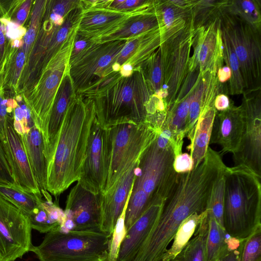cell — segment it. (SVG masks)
<instances>
[{"mask_svg":"<svg viewBox=\"0 0 261 261\" xmlns=\"http://www.w3.org/2000/svg\"><path fill=\"white\" fill-rule=\"evenodd\" d=\"M95 116L92 100L76 94L66 112L48 166L46 189L56 197L80 178Z\"/></svg>","mask_w":261,"mask_h":261,"instance_id":"1","label":"cell"},{"mask_svg":"<svg viewBox=\"0 0 261 261\" xmlns=\"http://www.w3.org/2000/svg\"><path fill=\"white\" fill-rule=\"evenodd\" d=\"M174 157L173 148L160 145L156 139L142 154L125 213L127 225H133L151 205L164 203L170 195L178 176L173 166Z\"/></svg>","mask_w":261,"mask_h":261,"instance_id":"2","label":"cell"},{"mask_svg":"<svg viewBox=\"0 0 261 261\" xmlns=\"http://www.w3.org/2000/svg\"><path fill=\"white\" fill-rule=\"evenodd\" d=\"M152 94L139 68L130 76H121L83 97L92 100L98 122L108 128L122 123L147 122V107Z\"/></svg>","mask_w":261,"mask_h":261,"instance_id":"3","label":"cell"},{"mask_svg":"<svg viewBox=\"0 0 261 261\" xmlns=\"http://www.w3.org/2000/svg\"><path fill=\"white\" fill-rule=\"evenodd\" d=\"M260 179L246 168H226L223 225L230 237L244 240L261 226Z\"/></svg>","mask_w":261,"mask_h":261,"instance_id":"4","label":"cell"},{"mask_svg":"<svg viewBox=\"0 0 261 261\" xmlns=\"http://www.w3.org/2000/svg\"><path fill=\"white\" fill-rule=\"evenodd\" d=\"M111 238L103 232L58 228L46 233L41 243L30 251L39 261H107Z\"/></svg>","mask_w":261,"mask_h":261,"instance_id":"5","label":"cell"},{"mask_svg":"<svg viewBox=\"0 0 261 261\" xmlns=\"http://www.w3.org/2000/svg\"><path fill=\"white\" fill-rule=\"evenodd\" d=\"M110 139V163L102 194L108 192L153 142L160 131L148 122L122 123L108 127Z\"/></svg>","mask_w":261,"mask_h":261,"instance_id":"6","label":"cell"},{"mask_svg":"<svg viewBox=\"0 0 261 261\" xmlns=\"http://www.w3.org/2000/svg\"><path fill=\"white\" fill-rule=\"evenodd\" d=\"M78 26L74 28L42 70L36 85L24 101L43 138L53 103L65 75L69 71L70 55Z\"/></svg>","mask_w":261,"mask_h":261,"instance_id":"7","label":"cell"},{"mask_svg":"<svg viewBox=\"0 0 261 261\" xmlns=\"http://www.w3.org/2000/svg\"><path fill=\"white\" fill-rule=\"evenodd\" d=\"M126 41H93L82 54L70 61L69 74L77 94L84 96L93 92L105 78L118 72L114 64Z\"/></svg>","mask_w":261,"mask_h":261,"instance_id":"8","label":"cell"},{"mask_svg":"<svg viewBox=\"0 0 261 261\" xmlns=\"http://www.w3.org/2000/svg\"><path fill=\"white\" fill-rule=\"evenodd\" d=\"M219 18L221 28L226 33L238 57L245 90L261 88L260 31L224 10Z\"/></svg>","mask_w":261,"mask_h":261,"instance_id":"9","label":"cell"},{"mask_svg":"<svg viewBox=\"0 0 261 261\" xmlns=\"http://www.w3.org/2000/svg\"><path fill=\"white\" fill-rule=\"evenodd\" d=\"M194 31L192 18L183 29L160 45L164 77L163 89L168 94L165 100L168 110L175 100L189 73Z\"/></svg>","mask_w":261,"mask_h":261,"instance_id":"10","label":"cell"},{"mask_svg":"<svg viewBox=\"0 0 261 261\" xmlns=\"http://www.w3.org/2000/svg\"><path fill=\"white\" fill-rule=\"evenodd\" d=\"M243 94V126L234 166L246 168L261 177V88Z\"/></svg>","mask_w":261,"mask_h":261,"instance_id":"11","label":"cell"},{"mask_svg":"<svg viewBox=\"0 0 261 261\" xmlns=\"http://www.w3.org/2000/svg\"><path fill=\"white\" fill-rule=\"evenodd\" d=\"M31 230L28 216L0 195V261H14L30 251Z\"/></svg>","mask_w":261,"mask_h":261,"instance_id":"12","label":"cell"},{"mask_svg":"<svg viewBox=\"0 0 261 261\" xmlns=\"http://www.w3.org/2000/svg\"><path fill=\"white\" fill-rule=\"evenodd\" d=\"M110 139L108 128L95 116L91 125L85 159L77 181L94 194L103 193L108 176Z\"/></svg>","mask_w":261,"mask_h":261,"instance_id":"13","label":"cell"},{"mask_svg":"<svg viewBox=\"0 0 261 261\" xmlns=\"http://www.w3.org/2000/svg\"><path fill=\"white\" fill-rule=\"evenodd\" d=\"M102 193L94 194L77 182L66 202L64 231L102 232L100 230Z\"/></svg>","mask_w":261,"mask_h":261,"instance_id":"14","label":"cell"},{"mask_svg":"<svg viewBox=\"0 0 261 261\" xmlns=\"http://www.w3.org/2000/svg\"><path fill=\"white\" fill-rule=\"evenodd\" d=\"M192 46L193 53L189 61V71L198 70L202 77L207 72L218 71L223 66L219 15L195 30Z\"/></svg>","mask_w":261,"mask_h":261,"instance_id":"15","label":"cell"},{"mask_svg":"<svg viewBox=\"0 0 261 261\" xmlns=\"http://www.w3.org/2000/svg\"><path fill=\"white\" fill-rule=\"evenodd\" d=\"M14 122V113L7 118L6 137L1 141L14 183L24 190L42 198L21 136Z\"/></svg>","mask_w":261,"mask_h":261,"instance_id":"16","label":"cell"},{"mask_svg":"<svg viewBox=\"0 0 261 261\" xmlns=\"http://www.w3.org/2000/svg\"><path fill=\"white\" fill-rule=\"evenodd\" d=\"M138 162L139 160L124 173L108 192L102 194L100 230L108 236H112L118 219L127 204Z\"/></svg>","mask_w":261,"mask_h":261,"instance_id":"17","label":"cell"},{"mask_svg":"<svg viewBox=\"0 0 261 261\" xmlns=\"http://www.w3.org/2000/svg\"><path fill=\"white\" fill-rule=\"evenodd\" d=\"M243 126V109L232 103L226 110L217 112L210 143L221 146V156L227 152L234 154L239 146Z\"/></svg>","mask_w":261,"mask_h":261,"instance_id":"18","label":"cell"},{"mask_svg":"<svg viewBox=\"0 0 261 261\" xmlns=\"http://www.w3.org/2000/svg\"><path fill=\"white\" fill-rule=\"evenodd\" d=\"M76 93L68 72L64 76L56 94L48 117L44 142L48 163H50L59 135L70 103Z\"/></svg>","mask_w":261,"mask_h":261,"instance_id":"19","label":"cell"},{"mask_svg":"<svg viewBox=\"0 0 261 261\" xmlns=\"http://www.w3.org/2000/svg\"><path fill=\"white\" fill-rule=\"evenodd\" d=\"M29 161L42 196L52 201L47 191L48 163L46 159L42 133L33 119L29 126L23 127L20 133Z\"/></svg>","mask_w":261,"mask_h":261,"instance_id":"20","label":"cell"},{"mask_svg":"<svg viewBox=\"0 0 261 261\" xmlns=\"http://www.w3.org/2000/svg\"><path fill=\"white\" fill-rule=\"evenodd\" d=\"M164 203L150 206L127 230L120 244L116 261H133L156 224Z\"/></svg>","mask_w":261,"mask_h":261,"instance_id":"21","label":"cell"},{"mask_svg":"<svg viewBox=\"0 0 261 261\" xmlns=\"http://www.w3.org/2000/svg\"><path fill=\"white\" fill-rule=\"evenodd\" d=\"M159 28H160V22L154 8L146 12L133 14L124 18L114 28L91 39L97 43L127 41Z\"/></svg>","mask_w":261,"mask_h":261,"instance_id":"22","label":"cell"},{"mask_svg":"<svg viewBox=\"0 0 261 261\" xmlns=\"http://www.w3.org/2000/svg\"><path fill=\"white\" fill-rule=\"evenodd\" d=\"M163 31L161 28L140 34L126 41L119 54L116 63L120 66L127 64L134 70L140 68L163 43Z\"/></svg>","mask_w":261,"mask_h":261,"instance_id":"23","label":"cell"},{"mask_svg":"<svg viewBox=\"0 0 261 261\" xmlns=\"http://www.w3.org/2000/svg\"><path fill=\"white\" fill-rule=\"evenodd\" d=\"M146 12H125L95 7L83 10L76 33L90 38L96 37L114 28L127 17Z\"/></svg>","mask_w":261,"mask_h":261,"instance_id":"24","label":"cell"},{"mask_svg":"<svg viewBox=\"0 0 261 261\" xmlns=\"http://www.w3.org/2000/svg\"><path fill=\"white\" fill-rule=\"evenodd\" d=\"M21 40L8 41L1 69V90L16 94L18 83L27 62Z\"/></svg>","mask_w":261,"mask_h":261,"instance_id":"25","label":"cell"},{"mask_svg":"<svg viewBox=\"0 0 261 261\" xmlns=\"http://www.w3.org/2000/svg\"><path fill=\"white\" fill-rule=\"evenodd\" d=\"M217 112L214 106L201 110L194 130L188 138L190 144L187 148L193 160L194 168L203 160L206 155Z\"/></svg>","mask_w":261,"mask_h":261,"instance_id":"26","label":"cell"},{"mask_svg":"<svg viewBox=\"0 0 261 261\" xmlns=\"http://www.w3.org/2000/svg\"><path fill=\"white\" fill-rule=\"evenodd\" d=\"M155 12L163 31V42L183 29L192 18V8L184 9L170 1H156Z\"/></svg>","mask_w":261,"mask_h":261,"instance_id":"27","label":"cell"},{"mask_svg":"<svg viewBox=\"0 0 261 261\" xmlns=\"http://www.w3.org/2000/svg\"><path fill=\"white\" fill-rule=\"evenodd\" d=\"M28 218L32 229L46 233L61 227L65 219V213L58 204L43 200Z\"/></svg>","mask_w":261,"mask_h":261,"instance_id":"28","label":"cell"},{"mask_svg":"<svg viewBox=\"0 0 261 261\" xmlns=\"http://www.w3.org/2000/svg\"><path fill=\"white\" fill-rule=\"evenodd\" d=\"M208 230V219L206 210L194 235L175 259L179 261H206Z\"/></svg>","mask_w":261,"mask_h":261,"instance_id":"29","label":"cell"},{"mask_svg":"<svg viewBox=\"0 0 261 261\" xmlns=\"http://www.w3.org/2000/svg\"><path fill=\"white\" fill-rule=\"evenodd\" d=\"M205 212L206 211L200 214L194 213L182 222L173 238L171 247L167 249L162 261H172L176 257L194 235Z\"/></svg>","mask_w":261,"mask_h":261,"instance_id":"30","label":"cell"},{"mask_svg":"<svg viewBox=\"0 0 261 261\" xmlns=\"http://www.w3.org/2000/svg\"><path fill=\"white\" fill-rule=\"evenodd\" d=\"M207 211V210H206ZM208 230L206 242V261H217L227 251L230 237L216 221L213 215L207 211Z\"/></svg>","mask_w":261,"mask_h":261,"instance_id":"31","label":"cell"},{"mask_svg":"<svg viewBox=\"0 0 261 261\" xmlns=\"http://www.w3.org/2000/svg\"><path fill=\"white\" fill-rule=\"evenodd\" d=\"M0 195L28 217L33 214L43 201L42 198L24 190L15 183L8 185H0Z\"/></svg>","mask_w":261,"mask_h":261,"instance_id":"32","label":"cell"},{"mask_svg":"<svg viewBox=\"0 0 261 261\" xmlns=\"http://www.w3.org/2000/svg\"><path fill=\"white\" fill-rule=\"evenodd\" d=\"M223 42V59L231 72L227 90L231 95L242 94L245 90L240 65L234 49L226 33L221 28Z\"/></svg>","mask_w":261,"mask_h":261,"instance_id":"33","label":"cell"},{"mask_svg":"<svg viewBox=\"0 0 261 261\" xmlns=\"http://www.w3.org/2000/svg\"><path fill=\"white\" fill-rule=\"evenodd\" d=\"M261 4L258 0L227 1L224 11L241 18L260 31Z\"/></svg>","mask_w":261,"mask_h":261,"instance_id":"34","label":"cell"},{"mask_svg":"<svg viewBox=\"0 0 261 261\" xmlns=\"http://www.w3.org/2000/svg\"><path fill=\"white\" fill-rule=\"evenodd\" d=\"M145 79L153 94L158 95L163 90V68L160 46L140 66Z\"/></svg>","mask_w":261,"mask_h":261,"instance_id":"35","label":"cell"},{"mask_svg":"<svg viewBox=\"0 0 261 261\" xmlns=\"http://www.w3.org/2000/svg\"><path fill=\"white\" fill-rule=\"evenodd\" d=\"M46 2L47 0H36L33 2L27 32L23 38L21 46V48L26 55L27 61L39 31Z\"/></svg>","mask_w":261,"mask_h":261,"instance_id":"36","label":"cell"},{"mask_svg":"<svg viewBox=\"0 0 261 261\" xmlns=\"http://www.w3.org/2000/svg\"><path fill=\"white\" fill-rule=\"evenodd\" d=\"M227 1H198L192 8L194 30L217 17L224 10Z\"/></svg>","mask_w":261,"mask_h":261,"instance_id":"37","label":"cell"},{"mask_svg":"<svg viewBox=\"0 0 261 261\" xmlns=\"http://www.w3.org/2000/svg\"><path fill=\"white\" fill-rule=\"evenodd\" d=\"M34 1H0L4 15L10 21L20 27H26L29 19Z\"/></svg>","mask_w":261,"mask_h":261,"instance_id":"38","label":"cell"},{"mask_svg":"<svg viewBox=\"0 0 261 261\" xmlns=\"http://www.w3.org/2000/svg\"><path fill=\"white\" fill-rule=\"evenodd\" d=\"M225 170V169L220 173L214 183L206 208L207 211L213 215L218 223L224 228L223 204Z\"/></svg>","mask_w":261,"mask_h":261,"instance_id":"39","label":"cell"},{"mask_svg":"<svg viewBox=\"0 0 261 261\" xmlns=\"http://www.w3.org/2000/svg\"><path fill=\"white\" fill-rule=\"evenodd\" d=\"M203 90V82L201 78L194 90L189 106L186 127V136L188 138L191 136L200 115Z\"/></svg>","mask_w":261,"mask_h":261,"instance_id":"40","label":"cell"},{"mask_svg":"<svg viewBox=\"0 0 261 261\" xmlns=\"http://www.w3.org/2000/svg\"><path fill=\"white\" fill-rule=\"evenodd\" d=\"M261 260V226L244 241L240 261Z\"/></svg>","mask_w":261,"mask_h":261,"instance_id":"41","label":"cell"},{"mask_svg":"<svg viewBox=\"0 0 261 261\" xmlns=\"http://www.w3.org/2000/svg\"><path fill=\"white\" fill-rule=\"evenodd\" d=\"M16 94L5 92L0 90V139H4L6 134V122L9 116L14 113L18 105L15 96Z\"/></svg>","mask_w":261,"mask_h":261,"instance_id":"42","label":"cell"},{"mask_svg":"<svg viewBox=\"0 0 261 261\" xmlns=\"http://www.w3.org/2000/svg\"><path fill=\"white\" fill-rule=\"evenodd\" d=\"M156 1L112 0L107 8L125 12H146L153 9Z\"/></svg>","mask_w":261,"mask_h":261,"instance_id":"43","label":"cell"},{"mask_svg":"<svg viewBox=\"0 0 261 261\" xmlns=\"http://www.w3.org/2000/svg\"><path fill=\"white\" fill-rule=\"evenodd\" d=\"M127 205L118 219L114 227L107 261H116L120 244L126 234L127 230L125 226L124 217Z\"/></svg>","mask_w":261,"mask_h":261,"instance_id":"44","label":"cell"},{"mask_svg":"<svg viewBox=\"0 0 261 261\" xmlns=\"http://www.w3.org/2000/svg\"><path fill=\"white\" fill-rule=\"evenodd\" d=\"M245 240H239L230 237L227 251L217 261H240L241 253Z\"/></svg>","mask_w":261,"mask_h":261,"instance_id":"45","label":"cell"},{"mask_svg":"<svg viewBox=\"0 0 261 261\" xmlns=\"http://www.w3.org/2000/svg\"><path fill=\"white\" fill-rule=\"evenodd\" d=\"M13 184L14 181L0 139V185H8Z\"/></svg>","mask_w":261,"mask_h":261,"instance_id":"46","label":"cell"},{"mask_svg":"<svg viewBox=\"0 0 261 261\" xmlns=\"http://www.w3.org/2000/svg\"><path fill=\"white\" fill-rule=\"evenodd\" d=\"M173 166L177 173H184L192 171L194 162L190 154L181 153L174 157Z\"/></svg>","mask_w":261,"mask_h":261,"instance_id":"47","label":"cell"},{"mask_svg":"<svg viewBox=\"0 0 261 261\" xmlns=\"http://www.w3.org/2000/svg\"><path fill=\"white\" fill-rule=\"evenodd\" d=\"M93 42V41L91 38L76 33L71 50L70 61L76 58Z\"/></svg>","mask_w":261,"mask_h":261,"instance_id":"48","label":"cell"},{"mask_svg":"<svg viewBox=\"0 0 261 261\" xmlns=\"http://www.w3.org/2000/svg\"><path fill=\"white\" fill-rule=\"evenodd\" d=\"M232 104L228 96L224 93L218 94L214 102V107L217 112L226 110Z\"/></svg>","mask_w":261,"mask_h":261,"instance_id":"49","label":"cell"},{"mask_svg":"<svg viewBox=\"0 0 261 261\" xmlns=\"http://www.w3.org/2000/svg\"><path fill=\"white\" fill-rule=\"evenodd\" d=\"M2 13V11L0 6V71L4 60L8 44V41L5 32L4 25L1 21Z\"/></svg>","mask_w":261,"mask_h":261,"instance_id":"50","label":"cell"},{"mask_svg":"<svg viewBox=\"0 0 261 261\" xmlns=\"http://www.w3.org/2000/svg\"><path fill=\"white\" fill-rule=\"evenodd\" d=\"M231 76V72L228 66L223 65L218 70L217 77L219 82L221 84L229 81Z\"/></svg>","mask_w":261,"mask_h":261,"instance_id":"51","label":"cell"},{"mask_svg":"<svg viewBox=\"0 0 261 261\" xmlns=\"http://www.w3.org/2000/svg\"><path fill=\"white\" fill-rule=\"evenodd\" d=\"M169 1L170 3L174 6L184 9L193 8L196 5L198 1L196 0Z\"/></svg>","mask_w":261,"mask_h":261,"instance_id":"52","label":"cell"},{"mask_svg":"<svg viewBox=\"0 0 261 261\" xmlns=\"http://www.w3.org/2000/svg\"><path fill=\"white\" fill-rule=\"evenodd\" d=\"M172 261H179V260H177V259H174V260H173Z\"/></svg>","mask_w":261,"mask_h":261,"instance_id":"53","label":"cell"},{"mask_svg":"<svg viewBox=\"0 0 261 261\" xmlns=\"http://www.w3.org/2000/svg\"><path fill=\"white\" fill-rule=\"evenodd\" d=\"M0 90H1V74H0Z\"/></svg>","mask_w":261,"mask_h":261,"instance_id":"54","label":"cell"},{"mask_svg":"<svg viewBox=\"0 0 261 261\" xmlns=\"http://www.w3.org/2000/svg\"><path fill=\"white\" fill-rule=\"evenodd\" d=\"M260 261H261V260H260Z\"/></svg>","mask_w":261,"mask_h":261,"instance_id":"55","label":"cell"}]
</instances>
